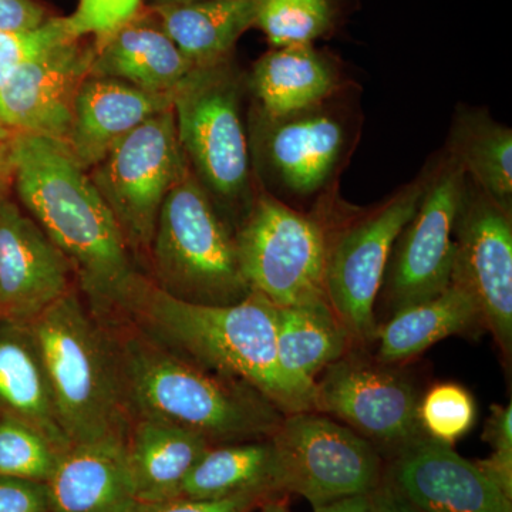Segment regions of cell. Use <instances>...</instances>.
<instances>
[{
  "label": "cell",
  "instance_id": "9",
  "mask_svg": "<svg viewBox=\"0 0 512 512\" xmlns=\"http://www.w3.org/2000/svg\"><path fill=\"white\" fill-rule=\"evenodd\" d=\"M235 241L252 292L278 308L326 299L328 239L315 208L298 210L258 187Z\"/></svg>",
  "mask_w": 512,
  "mask_h": 512
},
{
  "label": "cell",
  "instance_id": "32",
  "mask_svg": "<svg viewBox=\"0 0 512 512\" xmlns=\"http://www.w3.org/2000/svg\"><path fill=\"white\" fill-rule=\"evenodd\" d=\"M143 0H79L66 20L73 39L96 36V43L109 37L140 13Z\"/></svg>",
  "mask_w": 512,
  "mask_h": 512
},
{
  "label": "cell",
  "instance_id": "30",
  "mask_svg": "<svg viewBox=\"0 0 512 512\" xmlns=\"http://www.w3.org/2000/svg\"><path fill=\"white\" fill-rule=\"evenodd\" d=\"M332 19L330 0H258L255 26L272 47L313 45Z\"/></svg>",
  "mask_w": 512,
  "mask_h": 512
},
{
  "label": "cell",
  "instance_id": "38",
  "mask_svg": "<svg viewBox=\"0 0 512 512\" xmlns=\"http://www.w3.org/2000/svg\"><path fill=\"white\" fill-rule=\"evenodd\" d=\"M313 512H376L375 491L340 498L328 504L315 505Z\"/></svg>",
  "mask_w": 512,
  "mask_h": 512
},
{
  "label": "cell",
  "instance_id": "12",
  "mask_svg": "<svg viewBox=\"0 0 512 512\" xmlns=\"http://www.w3.org/2000/svg\"><path fill=\"white\" fill-rule=\"evenodd\" d=\"M466 180V171L446 150L430 161L426 190L396 239L384 274L382 288L393 312L433 298L451 285L454 227Z\"/></svg>",
  "mask_w": 512,
  "mask_h": 512
},
{
  "label": "cell",
  "instance_id": "5",
  "mask_svg": "<svg viewBox=\"0 0 512 512\" xmlns=\"http://www.w3.org/2000/svg\"><path fill=\"white\" fill-rule=\"evenodd\" d=\"M429 180V164L379 204L357 208L330 192L315 205L325 222V292L353 345L376 339L375 306L396 239L413 217Z\"/></svg>",
  "mask_w": 512,
  "mask_h": 512
},
{
  "label": "cell",
  "instance_id": "24",
  "mask_svg": "<svg viewBox=\"0 0 512 512\" xmlns=\"http://www.w3.org/2000/svg\"><path fill=\"white\" fill-rule=\"evenodd\" d=\"M353 345L326 299L278 308L276 355L286 379L315 403L316 376Z\"/></svg>",
  "mask_w": 512,
  "mask_h": 512
},
{
  "label": "cell",
  "instance_id": "13",
  "mask_svg": "<svg viewBox=\"0 0 512 512\" xmlns=\"http://www.w3.org/2000/svg\"><path fill=\"white\" fill-rule=\"evenodd\" d=\"M451 284L476 301L503 355L512 353V214L470 178L454 227Z\"/></svg>",
  "mask_w": 512,
  "mask_h": 512
},
{
  "label": "cell",
  "instance_id": "6",
  "mask_svg": "<svg viewBox=\"0 0 512 512\" xmlns=\"http://www.w3.org/2000/svg\"><path fill=\"white\" fill-rule=\"evenodd\" d=\"M242 79L231 57L194 67L173 93L178 140L192 173L237 231L256 197Z\"/></svg>",
  "mask_w": 512,
  "mask_h": 512
},
{
  "label": "cell",
  "instance_id": "42",
  "mask_svg": "<svg viewBox=\"0 0 512 512\" xmlns=\"http://www.w3.org/2000/svg\"><path fill=\"white\" fill-rule=\"evenodd\" d=\"M197 2V0H150V8L167 5H181V3Z\"/></svg>",
  "mask_w": 512,
  "mask_h": 512
},
{
  "label": "cell",
  "instance_id": "2",
  "mask_svg": "<svg viewBox=\"0 0 512 512\" xmlns=\"http://www.w3.org/2000/svg\"><path fill=\"white\" fill-rule=\"evenodd\" d=\"M109 329L128 409L197 431L212 444L274 436L285 414L254 387L202 369L128 322Z\"/></svg>",
  "mask_w": 512,
  "mask_h": 512
},
{
  "label": "cell",
  "instance_id": "14",
  "mask_svg": "<svg viewBox=\"0 0 512 512\" xmlns=\"http://www.w3.org/2000/svg\"><path fill=\"white\" fill-rule=\"evenodd\" d=\"M323 372L315 384V412L329 414L370 443L397 453L426 436L420 394L402 373L348 356Z\"/></svg>",
  "mask_w": 512,
  "mask_h": 512
},
{
  "label": "cell",
  "instance_id": "8",
  "mask_svg": "<svg viewBox=\"0 0 512 512\" xmlns=\"http://www.w3.org/2000/svg\"><path fill=\"white\" fill-rule=\"evenodd\" d=\"M356 93L349 84L323 103L284 116L255 109L249 147L259 187L293 208L316 205L338 190L362 128Z\"/></svg>",
  "mask_w": 512,
  "mask_h": 512
},
{
  "label": "cell",
  "instance_id": "33",
  "mask_svg": "<svg viewBox=\"0 0 512 512\" xmlns=\"http://www.w3.org/2000/svg\"><path fill=\"white\" fill-rule=\"evenodd\" d=\"M66 39L73 37L64 18L49 19L30 32H0V90L20 64Z\"/></svg>",
  "mask_w": 512,
  "mask_h": 512
},
{
  "label": "cell",
  "instance_id": "16",
  "mask_svg": "<svg viewBox=\"0 0 512 512\" xmlns=\"http://www.w3.org/2000/svg\"><path fill=\"white\" fill-rule=\"evenodd\" d=\"M72 266L15 202L0 197V320L32 325L72 291Z\"/></svg>",
  "mask_w": 512,
  "mask_h": 512
},
{
  "label": "cell",
  "instance_id": "27",
  "mask_svg": "<svg viewBox=\"0 0 512 512\" xmlns=\"http://www.w3.org/2000/svg\"><path fill=\"white\" fill-rule=\"evenodd\" d=\"M245 493H284L271 437L212 446L185 478L178 497L212 500Z\"/></svg>",
  "mask_w": 512,
  "mask_h": 512
},
{
  "label": "cell",
  "instance_id": "41",
  "mask_svg": "<svg viewBox=\"0 0 512 512\" xmlns=\"http://www.w3.org/2000/svg\"><path fill=\"white\" fill-rule=\"evenodd\" d=\"M262 512H289V510L285 503L271 498L262 505Z\"/></svg>",
  "mask_w": 512,
  "mask_h": 512
},
{
  "label": "cell",
  "instance_id": "25",
  "mask_svg": "<svg viewBox=\"0 0 512 512\" xmlns=\"http://www.w3.org/2000/svg\"><path fill=\"white\" fill-rule=\"evenodd\" d=\"M258 0H197L151 8L164 32L195 67L231 57L239 37L255 26Z\"/></svg>",
  "mask_w": 512,
  "mask_h": 512
},
{
  "label": "cell",
  "instance_id": "15",
  "mask_svg": "<svg viewBox=\"0 0 512 512\" xmlns=\"http://www.w3.org/2000/svg\"><path fill=\"white\" fill-rule=\"evenodd\" d=\"M93 59L94 46L66 39L26 60L0 90V120L13 133L66 143L74 101Z\"/></svg>",
  "mask_w": 512,
  "mask_h": 512
},
{
  "label": "cell",
  "instance_id": "4",
  "mask_svg": "<svg viewBox=\"0 0 512 512\" xmlns=\"http://www.w3.org/2000/svg\"><path fill=\"white\" fill-rule=\"evenodd\" d=\"M70 446L127 441L133 416L109 329L69 291L30 325Z\"/></svg>",
  "mask_w": 512,
  "mask_h": 512
},
{
  "label": "cell",
  "instance_id": "35",
  "mask_svg": "<svg viewBox=\"0 0 512 512\" xmlns=\"http://www.w3.org/2000/svg\"><path fill=\"white\" fill-rule=\"evenodd\" d=\"M272 497L264 494L245 493L212 500L178 497L160 503L141 504L136 512H249L258 504Z\"/></svg>",
  "mask_w": 512,
  "mask_h": 512
},
{
  "label": "cell",
  "instance_id": "23",
  "mask_svg": "<svg viewBox=\"0 0 512 512\" xmlns=\"http://www.w3.org/2000/svg\"><path fill=\"white\" fill-rule=\"evenodd\" d=\"M0 412L32 424L66 451L49 375L30 325H0Z\"/></svg>",
  "mask_w": 512,
  "mask_h": 512
},
{
  "label": "cell",
  "instance_id": "34",
  "mask_svg": "<svg viewBox=\"0 0 512 512\" xmlns=\"http://www.w3.org/2000/svg\"><path fill=\"white\" fill-rule=\"evenodd\" d=\"M483 439L493 448L490 457L477 460L485 476L491 478L508 497L512 498V404L491 406L485 423Z\"/></svg>",
  "mask_w": 512,
  "mask_h": 512
},
{
  "label": "cell",
  "instance_id": "20",
  "mask_svg": "<svg viewBox=\"0 0 512 512\" xmlns=\"http://www.w3.org/2000/svg\"><path fill=\"white\" fill-rule=\"evenodd\" d=\"M90 74L110 77L150 93L173 94L194 69L151 10L138 13L109 37L94 43Z\"/></svg>",
  "mask_w": 512,
  "mask_h": 512
},
{
  "label": "cell",
  "instance_id": "1",
  "mask_svg": "<svg viewBox=\"0 0 512 512\" xmlns=\"http://www.w3.org/2000/svg\"><path fill=\"white\" fill-rule=\"evenodd\" d=\"M6 158L20 201L66 256L90 311L121 322L148 279L89 171L63 141L35 134L16 133Z\"/></svg>",
  "mask_w": 512,
  "mask_h": 512
},
{
  "label": "cell",
  "instance_id": "22",
  "mask_svg": "<svg viewBox=\"0 0 512 512\" xmlns=\"http://www.w3.org/2000/svg\"><path fill=\"white\" fill-rule=\"evenodd\" d=\"M212 446L197 431L136 417L128 433L127 451L140 503L178 498L185 478Z\"/></svg>",
  "mask_w": 512,
  "mask_h": 512
},
{
  "label": "cell",
  "instance_id": "40",
  "mask_svg": "<svg viewBox=\"0 0 512 512\" xmlns=\"http://www.w3.org/2000/svg\"><path fill=\"white\" fill-rule=\"evenodd\" d=\"M15 134L0 120V161L5 160L6 156H8L9 147Z\"/></svg>",
  "mask_w": 512,
  "mask_h": 512
},
{
  "label": "cell",
  "instance_id": "3",
  "mask_svg": "<svg viewBox=\"0 0 512 512\" xmlns=\"http://www.w3.org/2000/svg\"><path fill=\"white\" fill-rule=\"evenodd\" d=\"M278 306L258 292L228 306L178 301L147 281L128 322L148 338L217 375L254 387L282 413L315 412V403L286 379L276 355Z\"/></svg>",
  "mask_w": 512,
  "mask_h": 512
},
{
  "label": "cell",
  "instance_id": "39",
  "mask_svg": "<svg viewBox=\"0 0 512 512\" xmlns=\"http://www.w3.org/2000/svg\"><path fill=\"white\" fill-rule=\"evenodd\" d=\"M375 500L376 512H423L397 493L389 483L376 488Z\"/></svg>",
  "mask_w": 512,
  "mask_h": 512
},
{
  "label": "cell",
  "instance_id": "43",
  "mask_svg": "<svg viewBox=\"0 0 512 512\" xmlns=\"http://www.w3.org/2000/svg\"><path fill=\"white\" fill-rule=\"evenodd\" d=\"M10 175V168L8 164V158H5V160L0 161V184L3 183V181H6V178H8Z\"/></svg>",
  "mask_w": 512,
  "mask_h": 512
},
{
  "label": "cell",
  "instance_id": "37",
  "mask_svg": "<svg viewBox=\"0 0 512 512\" xmlns=\"http://www.w3.org/2000/svg\"><path fill=\"white\" fill-rule=\"evenodd\" d=\"M47 20L45 8L35 0H0V32H30Z\"/></svg>",
  "mask_w": 512,
  "mask_h": 512
},
{
  "label": "cell",
  "instance_id": "29",
  "mask_svg": "<svg viewBox=\"0 0 512 512\" xmlns=\"http://www.w3.org/2000/svg\"><path fill=\"white\" fill-rule=\"evenodd\" d=\"M63 453L32 424L0 412V476L47 483Z\"/></svg>",
  "mask_w": 512,
  "mask_h": 512
},
{
  "label": "cell",
  "instance_id": "26",
  "mask_svg": "<svg viewBox=\"0 0 512 512\" xmlns=\"http://www.w3.org/2000/svg\"><path fill=\"white\" fill-rule=\"evenodd\" d=\"M483 323L476 301L460 286L393 312L392 319L377 328V362L393 365L420 355L434 343Z\"/></svg>",
  "mask_w": 512,
  "mask_h": 512
},
{
  "label": "cell",
  "instance_id": "11",
  "mask_svg": "<svg viewBox=\"0 0 512 512\" xmlns=\"http://www.w3.org/2000/svg\"><path fill=\"white\" fill-rule=\"evenodd\" d=\"M271 440L284 493L301 495L312 507L373 493L382 481L375 444L320 413L286 414Z\"/></svg>",
  "mask_w": 512,
  "mask_h": 512
},
{
  "label": "cell",
  "instance_id": "10",
  "mask_svg": "<svg viewBox=\"0 0 512 512\" xmlns=\"http://www.w3.org/2000/svg\"><path fill=\"white\" fill-rule=\"evenodd\" d=\"M190 168L173 107L156 114L89 171L133 254H148L165 197Z\"/></svg>",
  "mask_w": 512,
  "mask_h": 512
},
{
  "label": "cell",
  "instance_id": "19",
  "mask_svg": "<svg viewBox=\"0 0 512 512\" xmlns=\"http://www.w3.org/2000/svg\"><path fill=\"white\" fill-rule=\"evenodd\" d=\"M49 512H136L127 441L74 444L46 483Z\"/></svg>",
  "mask_w": 512,
  "mask_h": 512
},
{
  "label": "cell",
  "instance_id": "36",
  "mask_svg": "<svg viewBox=\"0 0 512 512\" xmlns=\"http://www.w3.org/2000/svg\"><path fill=\"white\" fill-rule=\"evenodd\" d=\"M0 512H49L46 483L0 476Z\"/></svg>",
  "mask_w": 512,
  "mask_h": 512
},
{
  "label": "cell",
  "instance_id": "21",
  "mask_svg": "<svg viewBox=\"0 0 512 512\" xmlns=\"http://www.w3.org/2000/svg\"><path fill=\"white\" fill-rule=\"evenodd\" d=\"M349 84L335 63L313 45L272 47L256 60L247 80L255 109L269 116L309 109Z\"/></svg>",
  "mask_w": 512,
  "mask_h": 512
},
{
  "label": "cell",
  "instance_id": "17",
  "mask_svg": "<svg viewBox=\"0 0 512 512\" xmlns=\"http://www.w3.org/2000/svg\"><path fill=\"white\" fill-rule=\"evenodd\" d=\"M389 484L423 512H512V498L476 463L427 436L397 453Z\"/></svg>",
  "mask_w": 512,
  "mask_h": 512
},
{
  "label": "cell",
  "instance_id": "28",
  "mask_svg": "<svg viewBox=\"0 0 512 512\" xmlns=\"http://www.w3.org/2000/svg\"><path fill=\"white\" fill-rule=\"evenodd\" d=\"M444 150L474 184L512 214V130L487 110L460 107Z\"/></svg>",
  "mask_w": 512,
  "mask_h": 512
},
{
  "label": "cell",
  "instance_id": "31",
  "mask_svg": "<svg viewBox=\"0 0 512 512\" xmlns=\"http://www.w3.org/2000/svg\"><path fill=\"white\" fill-rule=\"evenodd\" d=\"M419 417L427 437L453 446L473 429L477 417L476 402L463 386L436 384L420 399Z\"/></svg>",
  "mask_w": 512,
  "mask_h": 512
},
{
  "label": "cell",
  "instance_id": "18",
  "mask_svg": "<svg viewBox=\"0 0 512 512\" xmlns=\"http://www.w3.org/2000/svg\"><path fill=\"white\" fill-rule=\"evenodd\" d=\"M173 107V94L138 89L121 80L89 74L76 101L66 146L84 170L92 171L144 121Z\"/></svg>",
  "mask_w": 512,
  "mask_h": 512
},
{
  "label": "cell",
  "instance_id": "7",
  "mask_svg": "<svg viewBox=\"0 0 512 512\" xmlns=\"http://www.w3.org/2000/svg\"><path fill=\"white\" fill-rule=\"evenodd\" d=\"M148 255L151 282L178 301L228 306L252 293L235 232L191 168L165 197Z\"/></svg>",
  "mask_w": 512,
  "mask_h": 512
}]
</instances>
